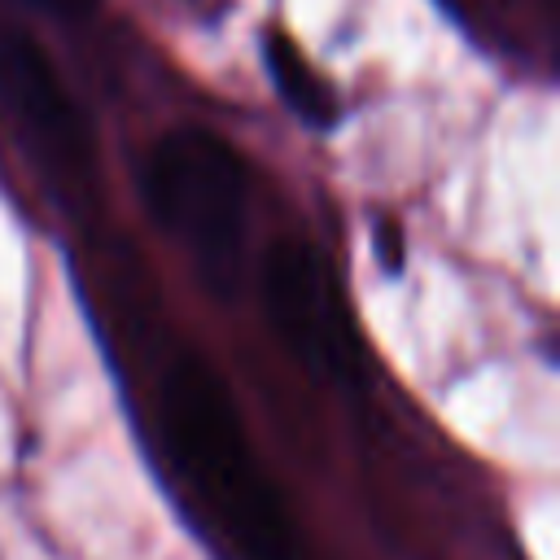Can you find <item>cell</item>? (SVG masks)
<instances>
[{"instance_id":"cell-1","label":"cell","mask_w":560,"mask_h":560,"mask_svg":"<svg viewBox=\"0 0 560 560\" xmlns=\"http://www.w3.org/2000/svg\"><path fill=\"white\" fill-rule=\"evenodd\" d=\"M162 429L184 481L249 560H302L284 503L262 472L241 411L214 368L188 354L166 372Z\"/></svg>"},{"instance_id":"cell-2","label":"cell","mask_w":560,"mask_h":560,"mask_svg":"<svg viewBox=\"0 0 560 560\" xmlns=\"http://www.w3.org/2000/svg\"><path fill=\"white\" fill-rule=\"evenodd\" d=\"M140 184L158 228L188 249L201 284L232 298L249 206L241 153L210 127H175L149 149Z\"/></svg>"},{"instance_id":"cell-3","label":"cell","mask_w":560,"mask_h":560,"mask_svg":"<svg viewBox=\"0 0 560 560\" xmlns=\"http://www.w3.org/2000/svg\"><path fill=\"white\" fill-rule=\"evenodd\" d=\"M262 306L284 341V350L311 372L328 381L359 376V346L341 306V293L324 267V258L302 241L284 236L262 258Z\"/></svg>"},{"instance_id":"cell-4","label":"cell","mask_w":560,"mask_h":560,"mask_svg":"<svg viewBox=\"0 0 560 560\" xmlns=\"http://www.w3.org/2000/svg\"><path fill=\"white\" fill-rule=\"evenodd\" d=\"M0 96L52 162L61 166L92 162V127L83 109L66 92L48 52L22 31H0Z\"/></svg>"},{"instance_id":"cell-5","label":"cell","mask_w":560,"mask_h":560,"mask_svg":"<svg viewBox=\"0 0 560 560\" xmlns=\"http://www.w3.org/2000/svg\"><path fill=\"white\" fill-rule=\"evenodd\" d=\"M262 61H267V74H271V88L280 92V101L306 122V127H328L337 118V96L328 88V79L306 61V52L280 35V31H267L262 39Z\"/></svg>"},{"instance_id":"cell-6","label":"cell","mask_w":560,"mask_h":560,"mask_svg":"<svg viewBox=\"0 0 560 560\" xmlns=\"http://www.w3.org/2000/svg\"><path fill=\"white\" fill-rule=\"evenodd\" d=\"M402 236H398V223H376V258L389 267V271H398L402 267V245H398Z\"/></svg>"},{"instance_id":"cell-7","label":"cell","mask_w":560,"mask_h":560,"mask_svg":"<svg viewBox=\"0 0 560 560\" xmlns=\"http://www.w3.org/2000/svg\"><path fill=\"white\" fill-rule=\"evenodd\" d=\"M31 4H39V9H48L57 18H79V13H92L96 9V0H31Z\"/></svg>"}]
</instances>
